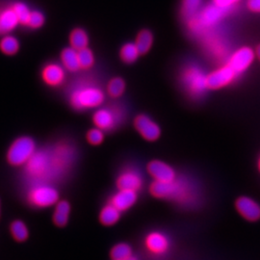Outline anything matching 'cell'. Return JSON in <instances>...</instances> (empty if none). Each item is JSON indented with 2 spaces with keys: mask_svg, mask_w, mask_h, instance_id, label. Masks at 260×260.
<instances>
[{
  "mask_svg": "<svg viewBox=\"0 0 260 260\" xmlns=\"http://www.w3.org/2000/svg\"><path fill=\"white\" fill-rule=\"evenodd\" d=\"M113 260H120V259H113Z\"/></svg>",
  "mask_w": 260,
  "mask_h": 260,
  "instance_id": "f35d334b",
  "label": "cell"
},
{
  "mask_svg": "<svg viewBox=\"0 0 260 260\" xmlns=\"http://www.w3.org/2000/svg\"><path fill=\"white\" fill-rule=\"evenodd\" d=\"M135 45L138 47L141 55L148 54L154 43V37L149 29L141 30L135 39Z\"/></svg>",
  "mask_w": 260,
  "mask_h": 260,
  "instance_id": "ffe728a7",
  "label": "cell"
},
{
  "mask_svg": "<svg viewBox=\"0 0 260 260\" xmlns=\"http://www.w3.org/2000/svg\"><path fill=\"white\" fill-rule=\"evenodd\" d=\"M126 84L121 77H113L106 86V93L112 99H119L125 92Z\"/></svg>",
  "mask_w": 260,
  "mask_h": 260,
  "instance_id": "4316f807",
  "label": "cell"
},
{
  "mask_svg": "<svg viewBox=\"0 0 260 260\" xmlns=\"http://www.w3.org/2000/svg\"><path fill=\"white\" fill-rule=\"evenodd\" d=\"M105 101L102 88L92 84H79L70 93V103L77 111L100 108Z\"/></svg>",
  "mask_w": 260,
  "mask_h": 260,
  "instance_id": "7a4b0ae2",
  "label": "cell"
},
{
  "mask_svg": "<svg viewBox=\"0 0 260 260\" xmlns=\"http://www.w3.org/2000/svg\"><path fill=\"white\" fill-rule=\"evenodd\" d=\"M248 8L253 13L260 14V0H249Z\"/></svg>",
  "mask_w": 260,
  "mask_h": 260,
  "instance_id": "e575fe53",
  "label": "cell"
},
{
  "mask_svg": "<svg viewBox=\"0 0 260 260\" xmlns=\"http://www.w3.org/2000/svg\"><path fill=\"white\" fill-rule=\"evenodd\" d=\"M86 140L92 146H100L104 141V131L96 126L91 128L86 134Z\"/></svg>",
  "mask_w": 260,
  "mask_h": 260,
  "instance_id": "1f68e13d",
  "label": "cell"
},
{
  "mask_svg": "<svg viewBox=\"0 0 260 260\" xmlns=\"http://www.w3.org/2000/svg\"><path fill=\"white\" fill-rule=\"evenodd\" d=\"M230 12L231 10L224 9L212 3L201 10L195 18L187 21V23L192 32L203 34L218 25Z\"/></svg>",
  "mask_w": 260,
  "mask_h": 260,
  "instance_id": "277c9868",
  "label": "cell"
},
{
  "mask_svg": "<svg viewBox=\"0 0 260 260\" xmlns=\"http://www.w3.org/2000/svg\"><path fill=\"white\" fill-rule=\"evenodd\" d=\"M19 41L16 37L6 34L0 40V51L7 56L16 55L19 52Z\"/></svg>",
  "mask_w": 260,
  "mask_h": 260,
  "instance_id": "484cf974",
  "label": "cell"
},
{
  "mask_svg": "<svg viewBox=\"0 0 260 260\" xmlns=\"http://www.w3.org/2000/svg\"><path fill=\"white\" fill-rule=\"evenodd\" d=\"M71 213V205L67 201L58 202L53 213V222L58 226H65L69 222Z\"/></svg>",
  "mask_w": 260,
  "mask_h": 260,
  "instance_id": "603a6c76",
  "label": "cell"
},
{
  "mask_svg": "<svg viewBox=\"0 0 260 260\" xmlns=\"http://www.w3.org/2000/svg\"><path fill=\"white\" fill-rule=\"evenodd\" d=\"M235 208L237 212L249 222H256L260 220V205L250 197H239L235 201Z\"/></svg>",
  "mask_w": 260,
  "mask_h": 260,
  "instance_id": "4fadbf2b",
  "label": "cell"
},
{
  "mask_svg": "<svg viewBox=\"0 0 260 260\" xmlns=\"http://www.w3.org/2000/svg\"><path fill=\"white\" fill-rule=\"evenodd\" d=\"M147 172L154 181L171 182L177 179V172L167 162L153 159L147 165Z\"/></svg>",
  "mask_w": 260,
  "mask_h": 260,
  "instance_id": "8fae6325",
  "label": "cell"
},
{
  "mask_svg": "<svg viewBox=\"0 0 260 260\" xmlns=\"http://www.w3.org/2000/svg\"><path fill=\"white\" fill-rule=\"evenodd\" d=\"M207 74L196 64L186 65L180 72L179 80L186 93L193 100H200L208 91Z\"/></svg>",
  "mask_w": 260,
  "mask_h": 260,
  "instance_id": "3957f363",
  "label": "cell"
},
{
  "mask_svg": "<svg viewBox=\"0 0 260 260\" xmlns=\"http://www.w3.org/2000/svg\"><path fill=\"white\" fill-rule=\"evenodd\" d=\"M138 200V192L134 190L119 189V191L112 197V205L116 206L121 212L126 211L136 204Z\"/></svg>",
  "mask_w": 260,
  "mask_h": 260,
  "instance_id": "e0dca14e",
  "label": "cell"
},
{
  "mask_svg": "<svg viewBox=\"0 0 260 260\" xmlns=\"http://www.w3.org/2000/svg\"><path fill=\"white\" fill-rule=\"evenodd\" d=\"M11 233L17 241H25L28 238V229L22 221L16 220L11 223Z\"/></svg>",
  "mask_w": 260,
  "mask_h": 260,
  "instance_id": "83f0119b",
  "label": "cell"
},
{
  "mask_svg": "<svg viewBox=\"0 0 260 260\" xmlns=\"http://www.w3.org/2000/svg\"><path fill=\"white\" fill-rule=\"evenodd\" d=\"M28 201L37 207H48L58 203L59 193L55 187L48 183H37L30 189Z\"/></svg>",
  "mask_w": 260,
  "mask_h": 260,
  "instance_id": "52a82bcc",
  "label": "cell"
},
{
  "mask_svg": "<svg viewBox=\"0 0 260 260\" xmlns=\"http://www.w3.org/2000/svg\"><path fill=\"white\" fill-rule=\"evenodd\" d=\"M121 211L112 204L105 205L100 213V221L104 225H113L120 220Z\"/></svg>",
  "mask_w": 260,
  "mask_h": 260,
  "instance_id": "d4e9b609",
  "label": "cell"
},
{
  "mask_svg": "<svg viewBox=\"0 0 260 260\" xmlns=\"http://www.w3.org/2000/svg\"><path fill=\"white\" fill-rule=\"evenodd\" d=\"M254 51H255V55H256V59L260 62V44L257 45L256 47L254 48Z\"/></svg>",
  "mask_w": 260,
  "mask_h": 260,
  "instance_id": "d590c367",
  "label": "cell"
},
{
  "mask_svg": "<svg viewBox=\"0 0 260 260\" xmlns=\"http://www.w3.org/2000/svg\"><path fill=\"white\" fill-rule=\"evenodd\" d=\"M185 186L176 179L171 182L152 181L149 186V193L152 197L161 200L182 201L185 199Z\"/></svg>",
  "mask_w": 260,
  "mask_h": 260,
  "instance_id": "8992f818",
  "label": "cell"
},
{
  "mask_svg": "<svg viewBox=\"0 0 260 260\" xmlns=\"http://www.w3.org/2000/svg\"><path fill=\"white\" fill-rule=\"evenodd\" d=\"M19 24V18L12 6L0 11V34H8Z\"/></svg>",
  "mask_w": 260,
  "mask_h": 260,
  "instance_id": "d6986e66",
  "label": "cell"
},
{
  "mask_svg": "<svg viewBox=\"0 0 260 260\" xmlns=\"http://www.w3.org/2000/svg\"><path fill=\"white\" fill-rule=\"evenodd\" d=\"M70 46L76 50H81L89 46V36L83 28L76 27L70 34Z\"/></svg>",
  "mask_w": 260,
  "mask_h": 260,
  "instance_id": "7402d4cb",
  "label": "cell"
},
{
  "mask_svg": "<svg viewBox=\"0 0 260 260\" xmlns=\"http://www.w3.org/2000/svg\"><path fill=\"white\" fill-rule=\"evenodd\" d=\"M76 157L77 153L74 145L67 142H58L37 149L33 157L24 166V172L35 184L48 183L70 172Z\"/></svg>",
  "mask_w": 260,
  "mask_h": 260,
  "instance_id": "6da1fadb",
  "label": "cell"
},
{
  "mask_svg": "<svg viewBox=\"0 0 260 260\" xmlns=\"http://www.w3.org/2000/svg\"><path fill=\"white\" fill-rule=\"evenodd\" d=\"M12 7L19 18V24L26 26L32 11L28 8L25 3L22 2H17Z\"/></svg>",
  "mask_w": 260,
  "mask_h": 260,
  "instance_id": "4dcf8cb0",
  "label": "cell"
},
{
  "mask_svg": "<svg viewBox=\"0 0 260 260\" xmlns=\"http://www.w3.org/2000/svg\"><path fill=\"white\" fill-rule=\"evenodd\" d=\"M60 60L61 64L65 68L67 72L76 73L81 70L78 57V50L72 47H66L61 51Z\"/></svg>",
  "mask_w": 260,
  "mask_h": 260,
  "instance_id": "ac0fdd59",
  "label": "cell"
},
{
  "mask_svg": "<svg viewBox=\"0 0 260 260\" xmlns=\"http://www.w3.org/2000/svg\"><path fill=\"white\" fill-rule=\"evenodd\" d=\"M45 22H46L45 15L38 10H34L31 12V15H30L26 26L31 29H39V28L44 26Z\"/></svg>",
  "mask_w": 260,
  "mask_h": 260,
  "instance_id": "d6a6232c",
  "label": "cell"
},
{
  "mask_svg": "<svg viewBox=\"0 0 260 260\" xmlns=\"http://www.w3.org/2000/svg\"><path fill=\"white\" fill-rule=\"evenodd\" d=\"M132 256V249L128 244L120 243L113 247L111 257L113 259L127 260Z\"/></svg>",
  "mask_w": 260,
  "mask_h": 260,
  "instance_id": "f1b7e54d",
  "label": "cell"
},
{
  "mask_svg": "<svg viewBox=\"0 0 260 260\" xmlns=\"http://www.w3.org/2000/svg\"><path fill=\"white\" fill-rule=\"evenodd\" d=\"M78 57L81 70H90L94 64V55L89 47L78 50Z\"/></svg>",
  "mask_w": 260,
  "mask_h": 260,
  "instance_id": "f546056e",
  "label": "cell"
},
{
  "mask_svg": "<svg viewBox=\"0 0 260 260\" xmlns=\"http://www.w3.org/2000/svg\"><path fill=\"white\" fill-rule=\"evenodd\" d=\"M116 184L119 189L139 191L144 184L142 175L135 169H125L122 171L119 177H117Z\"/></svg>",
  "mask_w": 260,
  "mask_h": 260,
  "instance_id": "9a60e30c",
  "label": "cell"
},
{
  "mask_svg": "<svg viewBox=\"0 0 260 260\" xmlns=\"http://www.w3.org/2000/svg\"><path fill=\"white\" fill-rule=\"evenodd\" d=\"M121 119V116L118 111L110 107L96 108L93 115V124L103 131H109L117 127Z\"/></svg>",
  "mask_w": 260,
  "mask_h": 260,
  "instance_id": "7c38bea8",
  "label": "cell"
},
{
  "mask_svg": "<svg viewBox=\"0 0 260 260\" xmlns=\"http://www.w3.org/2000/svg\"><path fill=\"white\" fill-rule=\"evenodd\" d=\"M255 59L256 55L253 48L251 47H242L234 50L229 56L225 63L231 66L233 71L240 76L251 68Z\"/></svg>",
  "mask_w": 260,
  "mask_h": 260,
  "instance_id": "9c48e42d",
  "label": "cell"
},
{
  "mask_svg": "<svg viewBox=\"0 0 260 260\" xmlns=\"http://www.w3.org/2000/svg\"><path fill=\"white\" fill-rule=\"evenodd\" d=\"M239 77L233 68L226 63L220 66L213 72L207 74V88L211 91H218L229 87Z\"/></svg>",
  "mask_w": 260,
  "mask_h": 260,
  "instance_id": "ba28073f",
  "label": "cell"
},
{
  "mask_svg": "<svg viewBox=\"0 0 260 260\" xmlns=\"http://www.w3.org/2000/svg\"><path fill=\"white\" fill-rule=\"evenodd\" d=\"M203 9V0H182L181 3V16L189 21Z\"/></svg>",
  "mask_w": 260,
  "mask_h": 260,
  "instance_id": "cb8c5ba5",
  "label": "cell"
},
{
  "mask_svg": "<svg viewBox=\"0 0 260 260\" xmlns=\"http://www.w3.org/2000/svg\"><path fill=\"white\" fill-rule=\"evenodd\" d=\"M66 72L67 71L62 64L48 63L42 70V80L49 87H60L65 82Z\"/></svg>",
  "mask_w": 260,
  "mask_h": 260,
  "instance_id": "5bb4252c",
  "label": "cell"
},
{
  "mask_svg": "<svg viewBox=\"0 0 260 260\" xmlns=\"http://www.w3.org/2000/svg\"><path fill=\"white\" fill-rule=\"evenodd\" d=\"M240 1L241 0H213V3L224 9L233 10V7Z\"/></svg>",
  "mask_w": 260,
  "mask_h": 260,
  "instance_id": "836d02e7",
  "label": "cell"
},
{
  "mask_svg": "<svg viewBox=\"0 0 260 260\" xmlns=\"http://www.w3.org/2000/svg\"><path fill=\"white\" fill-rule=\"evenodd\" d=\"M37 149L35 140L29 136H20L10 145L6 153L7 162L13 167H24Z\"/></svg>",
  "mask_w": 260,
  "mask_h": 260,
  "instance_id": "5b68a950",
  "label": "cell"
},
{
  "mask_svg": "<svg viewBox=\"0 0 260 260\" xmlns=\"http://www.w3.org/2000/svg\"><path fill=\"white\" fill-rule=\"evenodd\" d=\"M134 128L140 136L148 142H156L161 137L162 129L156 121L146 114H139L133 121Z\"/></svg>",
  "mask_w": 260,
  "mask_h": 260,
  "instance_id": "30bf717a",
  "label": "cell"
},
{
  "mask_svg": "<svg viewBox=\"0 0 260 260\" xmlns=\"http://www.w3.org/2000/svg\"><path fill=\"white\" fill-rule=\"evenodd\" d=\"M120 59L123 64L132 65L139 59L140 53L138 47H136L135 43H126L120 49Z\"/></svg>",
  "mask_w": 260,
  "mask_h": 260,
  "instance_id": "44dd1931",
  "label": "cell"
},
{
  "mask_svg": "<svg viewBox=\"0 0 260 260\" xmlns=\"http://www.w3.org/2000/svg\"><path fill=\"white\" fill-rule=\"evenodd\" d=\"M127 260H138L137 259V258H136V257H134V256H131V257H130V258H128V259Z\"/></svg>",
  "mask_w": 260,
  "mask_h": 260,
  "instance_id": "74e56055",
  "label": "cell"
},
{
  "mask_svg": "<svg viewBox=\"0 0 260 260\" xmlns=\"http://www.w3.org/2000/svg\"><path fill=\"white\" fill-rule=\"evenodd\" d=\"M148 251L154 255H162L170 249V241L165 234L161 233H151L145 240Z\"/></svg>",
  "mask_w": 260,
  "mask_h": 260,
  "instance_id": "2e32d148",
  "label": "cell"
},
{
  "mask_svg": "<svg viewBox=\"0 0 260 260\" xmlns=\"http://www.w3.org/2000/svg\"><path fill=\"white\" fill-rule=\"evenodd\" d=\"M257 170H258V172L260 173V156L258 158V160H257Z\"/></svg>",
  "mask_w": 260,
  "mask_h": 260,
  "instance_id": "8d00e7d4",
  "label": "cell"
},
{
  "mask_svg": "<svg viewBox=\"0 0 260 260\" xmlns=\"http://www.w3.org/2000/svg\"><path fill=\"white\" fill-rule=\"evenodd\" d=\"M0 212H1V211H0Z\"/></svg>",
  "mask_w": 260,
  "mask_h": 260,
  "instance_id": "ab89813d",
  "label": "cell"
}]
</instances>
